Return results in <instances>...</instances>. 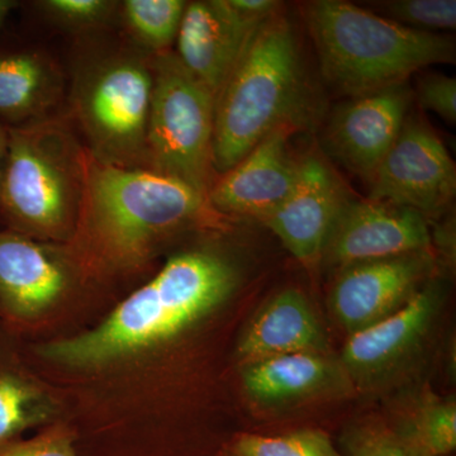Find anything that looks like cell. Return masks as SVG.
<instances>
[{"label": "cell", "mask_w": 456, "mask_h": 456, "mask_svg": "<svg viewBox=\"0 0 456 456\" xmlns=\"http://www.w3.org/2000/svg\"><path fill=\"white\" fill-rule=\"evenodd\" d=\"M221 215L196 189L149 169L95 160L86 150L77 230V259L97 272L136 269L183 231L215 226Z\"/></svg>", "instance_id": "6da1fadb"}, {"label": "cell", "mask_w": 456, "mask_h": 456, "mask_svg": "<svg viewBox=\"0 0 456 456\" xmlns=\"http://www.w3.org/2000/svg\"><path fill=\"white\" fill-rule=\"evenodd\" d=\"M240 281L241 269L217 248L180 251L101 325L47 345L44 355L66 367L97 368L160 346L217 310Z\"/></svg>", "instance_id": "7a4b0ae2"}, {"label": "cell", "mask_w": 456, "mask_h": 456, "mask_svg": "<svg viewBox=\"0 0 456 456\" xmlns=\"http://www.w3.org/2000/svg\"><path fill=\"white\" fill-rule=\"evenodd\" d=\"M305 74L289 18L274 14L251 33L215 107L213 167L232 169L260 141L305 118Z\"/></svg>", "instance_id": "3957f363"}, {"label": "cell", "mask_w": 456, "mask_h": 456, "mask_svg": "<svg viewBox=\"0 0 456 456\" xmlns=\"http://www.w3.org/2000/svg\"><path fill=\"white\" fill-rule=\"evenodd\" d=\"M303 18L323 77L353 98L407 83L426 66L455 61L448 36L408 28L351 3H307Z\"/></svg>", "instance_id": "277c9868"}, {"label": "cell", "mask_w": 456, "mask_h": 456, "mask_svg": "<svg viewBox=\"0 0 456 456\" xmlns=\"http://www.w3.org/2000/svg\"><path fill=\"white\" fill-rule=\"evenodd\" d=\"M86 147L69 116L8 127L0 212L35 240L74 237L86 187Z\"/></svg>", "instance_id": "5b68a950"}, {"label": "cell", "mask_w": 456, "mask_h": 456, "mask_svg": "<svg viewBox=\"0 0 456 456\" xmlns=\"http://www.w3.org/2000/svg\"><path fill=\"white\" fill-rule=\"evenodd\" d=\"M152 88V56L139 49L118 47L79 60L69 117L95 160L147 169Z\"/></svg>", "instance_id": "8992f818"}, {"label": "cell", "mask_w": 456, "mask_h": 456, "mask_svg": "<svg viewBox=\"0 0 456 456\" xmlns=\"http://www.w3.org/2000/svg\"><path fill=\"white\" fill-rule=\"evenodd\" d=\"M152 74L147 169L208 197L217 179L213 167L216 97L173 50L152 56Z\"/></svg>", "instance_id": "52a82bcc"}, {"label": "cell", "mask_w": 456, "mask_h": 456, "mask_svg": "<svg viewBox=\"0 0 456 456\" xmlns=\"http://www.w3.org/2000/svg\"><path fill=\"white\" fill-rule=\"evenodd\" d=\"M368 185L369 200L413 209L428 221L455 198V164L431 128L407 118Z\"/></svg>", "instance_id": "ba28073f"}, {"label": "cell", "mask_w": 456, "mask_h": 456, "mask_svg": "<svg viewBox=\"0 0 456 456\" xmlns=\"http://www.w3.org/2000/svg\"><path fill=\"white\" fill-rule=\"evenodd\" d=\"M435 266L430 248L341 269L329 299L336 321L350 336L391 316L431 281Z\"/></svg>", "instance_id": "9c48e42d"}, {"label": "cell", "mask_w": 456, "mask_h": 456, "mask_svg": "<svg viewBox=\"0 0 456 456\" xmlns=\"http://www.w3.org/2000/svg\"><path fill=\"white\" fill-rule=\"evenodd\" d=\"M428 221L413 209L350 200L336 220L321 263L336 273L365 261L430 250Z\"/></svg>", "instance_id": "30bf717a"}, {"label": "cell", "mask_w": 456, "mask_h": 456, "mask_svg": "<svg viewBox=\"0 0 456 456\" xmlns=\"http://www.w3.org/2000/svg\"><path fill=\"white\" fill-rule=\"evenodd\" d=\"M443 285L428 281L401 310L347 338L340 365L353 382L371 387L391 377L421 347L439 314Z\"/></svg>", "instance_id": "8fae6325"}, {"label": "cell", "mask_w": 456, "mask_h": 456, "mask_svg": "<svg viewBox=\"0 0 456 456\" xmlns=\"http://www.w3.org/2000/svg\"><path fill=\"white\" fill-rule=\"evenodd\" d=\"M411 101L407 83L351 98L330 118L326 149L347 170L369 182L397 141Z\"/></svg>", "instance_id": "7c38bea8"}, {"label": "cell", "mask_w": 456, "mask_h": 456, "mask_svg": "<svg viewBox=\"0 0 456 456\" xmlns=\"http://www.w3.org/2000/svg\"><path fill=\"white\" fill-rule=\"evenodd\" d=\"M349 200L325 159L308 155L299 160L290 193L263 222L297 260L314 266L321 263L332 227Z\"/></svg>", "instance_id": "4fadbf2b"}, {"label": "cell", "mask_w": 456, "mask_h": 456, "mask_svg": "<svg viewBox=\"0 0 456 456\" xmlns=\"http://www.w3.org/2000/svg\"><path fill=\"white\" fill-rule=\"evenodd\" d=\"M293 130L283 126L273 131L232 169L216 179L207 200L218 215L263 222L283 203L298 173L299 160H294L288 146Z\"/></svg>", "instance_id": "5bb4252c"}, {"label": "cell", "mask_w": 456, "mask_h": 456, "mask_svg": "<svg viewBox=\"0 0 456 456\" xmlns=\"http://www.w3.org/2000/svg\"><path fill=\"white\" fill-rule=\"evenodd\" d=\"M257 26L240 16L228 0L187 3L174 53L217 97Z\"/></svg>", "instance_id": "9a60e30c"}, {"label": "cell", "mask_w": 456, "mask_h": 456, "mask_svg": "<svg viewBox=\"0 0 456 456\" xmlns=\"http://www.w3.org/2000/svg\"><path fill=\"white\" fill-rule=\"evenodd\" d=\"M69 256L14 231L0 232V303L17 317L49 310L70 288Z\"/></svg>", "instance_id": "2e32d148"}, {"label": "cell", "mask_w": 456, "mask_h": 456, "mask_svg": "<svg viewBox=\"0 0 456 456\" xmlns=\"http://www.w3.org/2000/svg\"><path fill=\"white\" fill-rule=\"evenodd\" d=\"M296 353H327L325 330L296 288L275 294L253 318L237 346L242 365Z\"/></svg>", "instance_id": "e0dca14e"}, {"label": "cell", "mask_w": 456, "mask_h": 456, "mask_svg": "<svg viewBox=\"0 0 456 456\" xmlns=\"http://www.w3.org/2000/svg\"><path fill=\"white\" fill-rule=\"evenodd\" d=\"M64 74L42 51L0 53V118L13 126L53 116L64 99Z\"/></svg>", "instance_id": "ac0fdd59"}, {"label": "cell", "mask_w": 456, "mask_h": 456, "mask_svg": "<svg viewBox=\"0 0 456 456\" xmlns=\"http://www.w3.org/2000/svg\"><path fill=\"white\" fill-rule=\"evenodd\" d=\"M342 371L327 354H285L242 365V384L257 403L283 406L325 392Z\"/></svg>", "instance_id": "d6986e66"}, {"label": "cell", "mask_w": 456, "mask_h": 456, "mask_svg": "<svg viewBox=\"0 0 456 456\" xmlns=\"http://www.w3.org/2000/svg\"><path fill=\"white\" fill-rule=\"evenodd\" d=\"M391 428L399 439L419 455L452 454L456 448L455 401L426 395Z\"/></svg>", "instance_id": "ffe728a7"}, {"label": "cell", "mask_w": 456, "mask_h": 456, "mask_svg": "<svg viewBox=\"0 0 456 456\" xmlns=\"http://www.w3.org/2000/svg\"><path fill=\"white\" fill-rule=\"evenodd\" d=\"M126 31L147 55L171 51L184 14V0H126L119 3Z\"/></svg>", "instance_id": "44dd1931"}, {"label": "cell", "mask_w": 456, "mask_h": 456, "mask_svg": "<svg viewBox=\"0 0 456 456\" xmlns=\"http://www.w3.org/2000/svg\"><path fill=\"white\" fill-rule=\"evenodd\" d=\"M226 456H344L321 428H298L278 435H237Z\"/></svg>", "instance_id": "7402d4cb"}, {"label": "cell", "mask_w": 456, "mask_h": 456, "mask_svg": "<svg viewBox=\"0 0 456 456\" xmlns=\"http://www.w3.org/2000/svg\"><path fill=\"white\" fill-rule=\"evenodd\" d=\"M41 412V395L31 384L18 375L0 373V446L40 421Z\"/></svg>", "instance_id": "603a6c76"}, {"label": "cell", "mask_w": 456, "mask_h": 456, "mask_svg": "<svg viewBox=\"0 0 456 456\" xmlns=\"http://www.w3.org/2000/svg\"><path fill=\"white\" fill-rule=\"evenodd\" d=\"M112 0H42L36 3L53 25L70 32H93L110 25L118 14Z\"/></svg>", "instance_id": "cb8c5ba5"}, {"label": "cell", "mask_w": 456, "mask_h": 456, "mask_svg": "<svg viewBox=\"0 0 456 456\" xmlns=\"http://www.w3.org/2000/svg\"><path fill=\"white\" fill-rule=\"evenodd\" d=\"M375 8L383 17L416 31L437 33L456 27L455 0H391Z\"/></svg>", "instance_id": "d4e9b609"}, {"label": "cell", "mask_w": 456, "mask_h": 456, "mask_svg": "<svg viewBox=\"0 0 456 456\" xmlns=\"http://www.w3.org/2000/svg\"><path fill=\"white\" fill-rule=\"evenodd\" d=\"M344 456H421L408 448L391 426L383 422H359L342 435Z\"/></svg>", "instance_id": "484cf974"}, {"label": "cell", "mask_w": 456, "mask_h": 456, "mask_svg": "<svg viewBox=\"0 0 456 456\" xmlns=\"http://www.w3.org/2000/svg\"><path fill=\"white\" fill-rule=\"evenodd\" d=\"M417 97L426 110L443 117L449 123L456 121V79L443 74L426 75L417 84Z\"/></svg>", "instance_id": "4316f807"}, {"label": "cell", "mask_w": 456, "mask_h": 456, "mask_svg": "<svg viewBox=\"0 0 456 456\" xmlns=\"http://www.w3.org/2000/svg\"><path fill=\"white\" fill-rule=\"evenodd\" d=\"M0 456H79L68 432L53 430L23 441L0 446Z\"/></svg>", "instance_id": "83f0119b"}, {"label": "cell", "mask_w": 456, "mask_h": 456, "mask_svg": "<svg viewBox=\"0 0 456 456\" xmlns=\"http://www.w3.org/2000/svg\"><path fill=\"white\" fill-rule=\"evenodd\" d=\"M8 152V127L0 122V184H2L3 173H4L5 161Z\"/></svg>", "instance_id": "f1b7e54d"}, {"label": "cell", "mask_w": 456, "mask_h": 456, "mask_svg": "<svg viewBox=\"0 0 456 456\" xmlns=\"http://www.w3.org/2000/svg\"><path fill=\"white\" fill-rule=\"evenodd\" d=\"M17 3L13 0H0V26L7 20L9 13L16 8Z\"/></svg>", "instance_id": "f546056e"}]
</instances>
